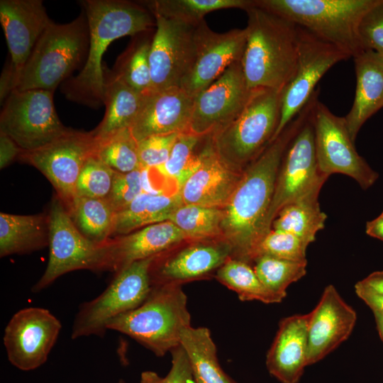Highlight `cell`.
<instances>
[{"label": "cell", "mask_w": 383, "mask_h": 383, "mask_svg": "<svg viewBox=\"0 0 383 383\" xmlns=\"http://www.w3.org/2000/svg\"><path fill=\"white\" fill-rule=\"evenodd\" d=\"M282 94L252 89L240 113L209 135L217 155L231 168L243 171L272 142L280 119Z\"/></svg>", "instance_id": "cell-7"}, {"label": "cell", "mask_w": 383, "mask_h": 383, "mask_svg": "<svg viewBox=\"0 0 383 383\" xmlns=\"http://www.w3.org/2000/svg\"><path fill=\"white\" fill-rule=\"evenodd\" d=\"M215 277L235 292L243 301H259L265 304L282 301L263 285L252 265L244 260L229 258L217 270Z\"/></svg>", "instance_id": "cell-35"}, {"label": "cell", "mask_w": 383, "mask_h": 383, "mask_svg": "<svg viewBox=\"0 0 383 383\" xmlns=\"http://www.w3.org/2000/svg\"><path fill=\"white\" fill-rule=\"evenodd\" d=\"M67 210L78 230L90 240L104 243L112 236L116 211L107 198L77 196Z\"/></svg>", "instance_id": "cell-33"}, {"label": "cell", "mask_w": 383, "mask_h": 383, "mask_svg": "<svg viewBox=\"0 0 383 383\" xmlns=\"http://www.w3.org/2000/svg\"><path fill=\"white\" fill-rule=\"evenodd\" d=\"M182 204L178 192L172 194L144 192L116 213L112 235H126L149 225L170 221Z\"/></svg>", "instance_id": "cell-29"}, {"label": "cell", "mask_w": 383, "mask_h": 383, "mask_svg": "<svg viewBox=\"0 0 383 383\" xmlns=\"http://www.w3.org/2000/svg\"><path fill=\"white\" fill-rule=\"evenodd\" d=\"M116 173L94 153L87 160L79 174L76 187L77 196L108 198Z\"/></svg>", "instance_id": "cell-40"}, {"label": "cell", "mask_w": 383, "mask_h": 383, "mask_svg": "<svg viewBox=\"0 0 383 383\" xmlns=\"http://www.w3.org/2000/svg\"><path fill=\"white\" fill-rule=\"evenodd\" d=\"M191 326L187 296L182 286L166 284L152 287L140 306L111 320L107 328L163 357L180 345L182 331Z\"/></svg>", "instance_id": "cell-5"}, {"label": "cell", "mask_w": 383, "mask_h": 383, "mask_svg": "<svg viewBox=\"0 0 383 383\" xmlns=\"http://www.w3.org/2000/svg\"><path fill=\"white\" fill-rule=\"evenodd\" d=\"M378 0H254L278 15L354 57L364 48L358 26Z\"/></svg>", "instance_id": "cell-6"}, {"label": "cell", "mask_w": 383, "mask_h": 383, "mask_svg": "<svg viewBox=\"0 0 383 383\" xmlns=\"http://www.w3.org/2000/svg\"><path fill=\"white\" fill-rule=\"evenodd\" d=\"M379 335L383 341V314L373 312Z\"/></svg>", "instance_id": "cell-51"}, {"label": "cell", "mask_w": 383, "mask_h": 383, "mask_svg": "<svg viewBox=\"0 0 383 383\" xmlns=\"http://www.w3.org/2000/svg\"><path fill=\"white\" fill-rule=\"evenodd\" d=\"M252 265L263 285L282 301L287 287L306 275L307 261L261 255L253 260Z\"/></svg>", "instance_id": "cell-38"}, {"label": "cell", "mask_w": 383, "mask_h": 383, "mask_svg": "<svg viewBox=\"0 0 383 383\" xmlns=\"http://www.w3.org/2000/svg\"><path fill=\"white\" fill-rule=\"evenodd\" d=\"M362 287L383 296V271H376L357 282Z\"/></svg>", "instance_id": "cell-48"}, {"label": "cell", "mask_w": 383, "mask_h": 383, "mask_svg": "<svg viewBox=\"0 0 383 383\" xmlns=\"http://www.w3.org/2000/svg\"><path fill=\"white\" fill-rule=\"evenodd\" d=\"M309 316L308 365L318 362L346 340L357 321L355 311L333 284L325 287Z\"/></svg>", "instance_id": "cell-21"}, {"label": "cell", "mask_w": 383, "mask_h": 383, "mask_svg": "<svg viewBox=\"0 0 383 383\" xmlns=\"http://www.w3.org/2000/svg\"><path fill=\"white\" fill-rule=\"evenodd\" d=\"M314 103V99H311L280 135L243 170L240 181L223 208V238L233 247L232 257L251 264L256 245L267 233V218L282 157L311 114Z\"/></svg>", "instance_id": "cell-1"}, {"label": "cell", "mask_w": 383, "mask_h": 383, "mask_svg": "<svg viewBox=\"0 0 383 383\" xmlns=\"http://www.w3.org/2000/svg\"><path fill=\"white\" fill-rule=\"evenodd\" d=\"M195 40L194 60L180 87L193 97L216 80L231 65L241 60L246 30L216 33L203 20L196 26Z\"/></svg>", "instance_id": "cell-19"}, {"label": "cell", "mask_w": 383, "mask_h": 383, "mask_svg": "<svg viewBox=\"0 0 383 383\" xmlns=\"http://www.w3.org/2000/svg\"><path fill=\"white\" fill-rule=\"evenodd\" d=\"M48 214L0 213V256L25 254L48 246Z\"/></svg>", "instance_id": "cell-28"}, {"label": "cell", "mask_w": 383, "mask_h": 383, "mask_svg": "<svg viewBox=\"0 0 383 383\" xmlns=\"http://www.w3.org/2000/svg\"><path fill=\"white\" fill-rule=\"evenodd\" d=\"M223 208L182 204L170 218L187 240L223 238Z\"/></svg>", "instance_id": "cell-36"}, {"label": "cell", "mask_w": 383, "mask_h": 383, "mask_svg": "<svg viewBox=\"0 0 383 383\" xmlns=\"http://www.w3.org/2000/svg\"><path fill=\"white\" fill-rule=\"evenodd\" d=\"M180 345L188 356L195 383H235L220 366L209 328L192 326L185 328Z\"/></svg>", "instance_id": "cell-30"}, {"label": "cell", "mask_w": 383, "mask_h": 383, "mask_svg": "<svg viewBox=\"0 0 383 383\" xmlns=\"http://www.w3.org/2000/svg\"><path fill=\"white\" fill-rule=\"evenodd\" d=\"M61 328L60 321L46 309L31 306L18 311L4 332L8 360L22 371L40 367L47 361Z\"/></svg>", "instance_id": "cell-15"}, {"label": "cell", "mask_w": 383, "mask_h": 383, "mask_svg": "<svg viewBox=\"0 0 383 383\" xmlns=\"http://www.w3.org/2000/svg\"><path fill=\"white\" fill-rule=\"evenodd\" d=\"M366 233L379 240H383V217L377 218L368 221L366 224Z\"/></svg>", "instance_id": "cell-49"}, {"label": "cell", "mask_w": 383, "mask_h": 383, "mask_svg": "<svg viewBox=\"0 0 383 383\" xmlns=\"http://www.w3.org/2000/svg\"><path fill=\"white\" fill-rule=\"evenodd\" d=\"M23 150L8 135L0 133V167L4 169L16 158H18Z\"/></svg>", "instance_id": "cell-46"}, {"label": "cell", "mask_w": 383, "mask_h": 383, "mask_svg": "<svg viewBox=\"0 0 383 383\" xmlns=\"http://www.w3.org/2000/svg\"><path fill=\"white\" fill-rule=\"evenodd\" d=\"M379 216L383 217V211L382 212V213Z\"/></svg>", "instance_id": "cell-53"}, {"label": "cell", "mask_w": 383, "mask_h": 383, "mask_svg": "<svg viewBox=\"0 0 383 383\" xmlns=\"http://www.w3.org/2000/svg\"><path fill=\"white\" fill-rule=\"evenodd\" d=\"M48 214L49 258L43 274L32 288L33 292L42 291L70 272L102 271L104 243H96L86 238L57 196L52 200Z\"/></svg>", "instance_id": "cell-10"}, {"label": "cell", "mask_w": 383, "mask_h": 383, "mask_svg": "<svg viewBox=\"0 0 383 383\" xmlns=\"http://www.w3.org/2000/svg\"><path fill=\"white\" fill-rule=\"evenodd\" d=\"M154 17L156 26L150 51L152 92L181 87L194 60L197 26Z\"/></svg>", "instance_id": "cell-16"}, {"label": "cell", "mask_w": 383, "mask_h": 383, "mask_svg": "<svg viewBox=\"0 0 383 383\" xmlns=\"http://www.w3.org/2000/svg\"><path fill=\"white\" fill-rule=\"evenodd\" d=\"M312 113L313 110L282 157L267 218V232L282 207L309 194L319 193L328 179L318 167Z\"/></svg>", "instance_id": "cell-13"}, {"label": "cell", "mask_w": 383, "mask_h": 383, "mask_svg": "<svg viewBox=\"0 0 383 383\" xmlns=\"http://www.w3.org/2000/svg\"><path fill=\"white\" fill-rule=\"evenodd\" d=\"M309 313L282 318L266 356L267 368L281 383H298L308 358Z\"/></svg>", "instance_id": "cell-25"}, {"label": "cell", "mask_w": 383, "mask_h": 383, "mask_svg": "<svg viewBox=\"0 0 383 383\" xmlns=\"http://www.w3.org/2000/svg\"><path fill=\"white\" fill-rule=\"evenodd\" d=\"M172 367L160 383H189L194 379L188 356L181 345L171 350Z\"/></svg>", "instance_id": "cell-45"}, {"label": "cell", "mask_w": 383, "mask_h": 383, "mask_svg": "<svg viewBox=\"0 0 383 383\" xmlns=\"http://www.w3.org/2000/svg\"><path fill=\"white\" fill-rule=\"evenodd\" d=\"M358 35L364 50H371L383 56V0H378L363 16Z\"/></svg>", "instance_id": "cell-44"}, {"label": "cell", "mask_w": 383, "mask_h": 383, "mask_svg": "<svg viewBox=\"0 0 383 383\" xmlns=\"http://www.w3.org/2000/svg\"><path fill=\"white\" fill-rule=\"evenodd\" d=\"M117 383H127V382H126L124 379H119V380L118 381Z\"/></svg>", "instance_id": "cell-52"}, {"label": "cell", "mask_w": 383, "mask_h": 383, "mask_svg": "<svg viewBox=\"0 0 383 383\" xmlns=\"http://www.w3.org/2000/svg\"><path fill=\"white\" fill-rule=\"evenodd\" d=\"M94 154L117 172L126 173L142 168L138 157V142L130 128L96 141Z\"/></svg>", "instance_id": "cell-39"}, {"label": "cell", "mask_w": 383, "mask_h": 383, "mask_svg": "<svg viewBox=\"0 0 383 383\" xmlns=\"http://www.w3.org/2000/svg\"><path fill=\"white\" fill-rule=\"evenodd\" d=\"M161 377L155 372L145 371L140 374V383H160Z\"/></svg>", "instance_id": "cell-50"}, {"label": "cell", "mask_w": 383, "mask_h": 383, "mask_svg": "<svg viewBox=\"0 0 383 383\" xmlns=\"http://www.w3.org/2000/svg\"><path fill=\"white\" fill-rule=\"evenodd\" d=\"M104 118L91 132L99 141L131 128L142 106L145 95L127 84L112 70L104 67Z\"/></svg>", "instance_id": "cell-27"}, {"label": "cell", "mask_w": 383, "mask_h": 383, "mask_svg": "<svg viewBox=\"0 0 383 383\" xmlns=\"http://www.w3.org/2000/svg\"><path fill=\"white\" fill-rule=\"evenodd\" d=\"M54 91L13 89L6 99L0 115V133L23 152L39 149L67 133L53 102Z\"/></svg>", "instance_id": "cell-9"}, {"label": "cell", "mask_w": 383, "mask_h": 383, "mask_svg": "<svg viewBox=\"0 0 383 383\" xmlns=\"http://www.w3.org/2000/svg\"><path fill=\"white\" fill-rule=\"evenodd\" d=\"M96 145L91 132L70 129L39 149L23 151L18 159L44 174L68 209L77 196V183L82 169L94 153Z\"/></svg>", "instance_id": "cell-14"}, {"label": "cell", "mask_w": 383, "mask_h": 383, "mask_svg": "<svg viewBox=\"0 0 383 383\" xmlns=\"http://www.w3.org/2000/svg\"><path fill=\"white\" fill-rule=\"evenodd\" d=\"M144 192L142 168L126 173L116 172L107 199L117 213Z\"/></svg>", "instance_id": "cell-42"}, {"label": "cell", "mask_w": 383, "mask_h": 383, "mask_svg": "<svg viewBox=\"0 0 383 383\" xmlns=\"http://www.w3.org/2000/svg\"><path fill=\"white\" fill-rule=\"evenodd\" d=\"M204 138L189 132L180 133L167 160L162 165L152 170L166 178L174 180L179 190L201 164L204 146L199 150V145Z\"/></svg>", "instance_id": "cell-37"}, {"label": "cell", "mask_w": 383, "mask_h": 383, "mask_svg": "<svg viewBox=\"0 0 383 383\" xmlns=\"http://www.w3.org/2000/svg\"><path fill=\"white\" fill-rule=\"evenodd\" d=\"M0 21L11 56L1 81L13 90L17 75L52 21L40 0H1Z\"/></svg>", "instance_id": "cell-18"}, {"label": "cell", "mask_w": 383, "mask_h": 383, "mask_svg": "<svg viewBox=\"0 0 383 383\" xmlns=\"http://www.w3.org/2000/svg\"><path fill=\"white\" fill-rule=\"evenodd\" d=\"M89 43V26L82 9L72 22H52L36 43L16 77L14 89L55 91L86 62Z\"/></svg>", "instance_id": "cell-4"}, {"label": "cell", "mask_w": 383, "mask_h": 383, "mask_svg": "<svg viewBox=\"0 0 383 383\" xmlns=\"http://www.w3.org/2000/svg\"><path fill=\"white\" fill-rule=\"evenodd\" d=\"M248 16L246 43L240 60L250 89L283 90L294 72L298 57V27L254 4Z\"/></svg>", "instance_id": "cell-3"}, {"label": "cell", "mask_w": 383, "mask_h": 383, "mask_svg": "<svg viewBox=\"0 0 383 383\" xmlns=\"http://www.w3.org/2000/svg\"><path fill=\"white\" fill-rule=\"evenodd\" d=\"M180 133L157 135L138 141V157L143 169H155L168 159Z\"/></svg>", "instance_id": "cell-43"}, {"label": "cell", "mask_w": 383, "mask_h": 383, "mask_svg": "<svg viewBox=\"0 0 383 383\" xmlns=\"http://www.w3.org/2000/svg\"><path fill=\"white\" fill-rule=\"evenodd\" d=\"M81 4L89 26L87 57L79 74L62 83V91L70 101L98 108L104 105L101 61L108 46L118 38L155 29L156 21L139 1L86 0Z\"/></svg>", "instance_id": "cell-2"}, {"label": "cell", "mask_w": 383, "mask_h": 383, "mask_svg": "<svg viewBox=\"0 0 383 383\" xmlns=\"http://www.w3.org/2000/svg\"><path fill=\"white\" fill-rule=\"evenodd\" d=\"M155 257L129 264L116 272L101 294L82 304L72 326V339L103 337L111 320L140 306L152 289L150 269Z\"/></svg>", "instance_id": "cell-8"}, {"label": "cell", "mask_w": 383, "mask_h": 383, "mask_svg": "<svg viewBox=\"0 0 383 383\" xmlns=\"http://www.w3.org/2000/svg\"><path fill=\"white\" fill-rule=\"evenodd\" d=\"M357 296L362 299L372 311L383 314V296L372 292L357 284L355 285Z\"/></svg>", "instance_id": "cell-47"}, {"label": "cell", "mask_w": 383, "mask_h": 383, "mask_svg": "<svg viewBox=\"0 0 383 383\" xmlns=\"http://www.w3.org/2000/svg\"><path fill=\"white\" fill-rule=\"evenodd\" d=\"M194 98L181 87L145 95L130 128L133 135L138 142L152 135L188 132Z\"/></svg>", "instance_id": "cell-23"}, {"label": "cell", "mask_w": 383, "mask_h": 383, "mask_svg": "<svg viewBox=\"0 0 383 383\" xmlns=\"http://www.w3.org/2000/svg\"><path fill=\"white\" fill-rule=\"evenodd\" d=\"M155 29L133 36L112 70L127 84L143 95L152 92L150 51Z\"/></svg>", "instance_id": "cell-32"}, {"label": "cell", "mask_w": 383, "mask_h": 383, "mask_svg": "<svg viewBox=\"0 0 383 383\" xmlns=\"http://www.w3.org/2000/svg\"><path fill=\"white\" fill-rule=\"evenodd\" d=\"M153 16L187 23L198 25L205 15L226 9L244 11L253 5V0H146L138 1Z\"/></svg>", "instance_id": "cell-34"}, {"label": "cell", "mask_w": 383, "mask_h": 383, "mask_svg": "<svg viewBox=\"0 0 383 383\" xmlns=\"http://www.w3.org/2000/svg\"><path fill=\"white\" fill-rule=\"evenodd\" d=\"M298 27V57L291 79L282 94L280 119L275 140L299 113L315 92L324 74L336 63L350 56L307 30Z\"/></svg>", "instance_id": "cell-12"}, {"label": "cell", "mask_w": 383, "mask_h": 383, "mask_svg": "<svg viewBox=\"0 0 383 383\" xmlns=\"http://www.w3.org/2000/svg\"><path fill=\"white\" fill-rule=\"evenodd\" d=\"M243 171L226 164L214 151L209 135L196 170L177 191L183 204L223 208L235 190Z\"/></svg>", "instance_id": "cell-24"}, {"label": "cell", "mask_w": 383, "mask_h": 383, "mask_svg": "<svg viewBox=\"0 0 383 383\" xmlns=\"http://www.w3.org/2000/svg\"><path fill=\"white\" fill-rule=\"evenodd\" d=\"M187 240L172 221L145 226L104 243L102 271L117 272L129 264L156 256Z\"/></svg>", "instance_id": "cell-22"}, {"label": "cell", "mask_w": 383, "mask_h": 383, "mask_svg": "<svg viewBox=\"0 0 383 383\" xmlns=\"http://www.w3.org/2000/svg\"><path fill=\"white\" fill-rule=\"evenodd\" d=\"M309 245L296 236L281 231L270 229L256 245L251 258L268 255L293 261H307Z\"/></svg>", "instance_id": "cell-41"}, {"label": "cell", "mask_w": 383, "mask_h": 383, "mask_svg": "<svg viewBox=\"0 0 383 383\" xmlns=\"http://www.w3.org/2000/svg\"><path fill=\"white\" fill-rule=\"evenodd\" d=\"M240 61L231 65L194 98L189 133L206 137L227 125L243 111L252 93Z\"/></svg>", "instance_id": "cell-17"}, {"label": "cell", "mask_w": 383, "mask_h": 383, "mask_svg": "<svg viewBox=\"0 0 383 383\" xmlns=\"http://www.w3.org/2000/svg\"><path fill=\"white\" fill-rule=\"evenodd\" d=\"M356 74L354 102L344 117L352 140L373 114L383 107V56L364 50L353 57Z\"/></svg>", "instance_id": "cell-26"}, {"label": "cell", "mask_w": 383, "mask_h": 383, "mask_svg": "<svg viewBox=\"0 0 383 383\" xmlns=\"http://www.w3.org/2000/svg\"><path fill=\"white\" fill-rule=\"evenodd\" d=\"M233 253L231 244L224 238L196 240L174 252L167 250L156 255L151 264V286H182L208 277L232 257Z\"/></svg>", "instance_id": "cell-20"}, {"label": "cell", "mask_w": 383, "mask_h": 383, "mask_svg": "<svg viewBox=\"0 0 383 383\" xmlns=\"http://www.w3.org/2000/svg\"><path fill=\"white\" fill-rule=\"evenodd\" d=\"M189 383H194V382L193 380H192V381H191Z\"/></svg>", "instance_id": "cell-54"}, {"label": "cell", "mask_w": 383, "mask_h": 383, "mask_svg": "<svg viewBox=\"0 0 383 383\" xmlns=\"http://www.w3.org/2000/svg\"><path fill=\"white\" fill-rule=\"evenodd\" d=\"M318 194H309L282 207L271 228L291 233L307 245L313 243L317 233L324 228L327 218L320 208Z\"/></svg>", "instance_id": "cell-31"}, {"label": "cell", "mask_w": 383, "mask_h": 383, "mask_svg": "<svg viewBox=\"0 0 383 383\" xmlns=\"http://www.w3.org/2000/svg\"><path fill=\"white\" fill-rule=\"evenodd\" d=\"M312 120L316 156L320 172L339 173L355 179L363 189L372 186L379 174L357 152L344 117L333 114L323 104L315 103Z\"/></svg>", "instance_id": "cell-11"}]
</instances>
